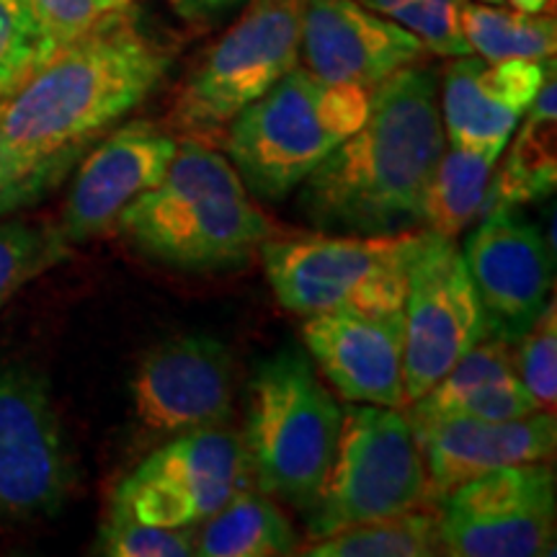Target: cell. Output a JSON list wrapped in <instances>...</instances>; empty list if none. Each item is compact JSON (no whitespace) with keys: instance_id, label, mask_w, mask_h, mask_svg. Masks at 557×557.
Instances as JSON below:
<instances>
[{"instance_id":"1","label":"cell","mask_w":557,"mask_h":557,"mask_svg":"<svg viewBox=\"0 0 557 557\" xmlns=\"http://www.w3.org/2000/svg\"><path fill=\"white\" fill-rule=\"evenodd\" d=\"M444 150L438 75L416 62L372 90L361 127L299 184V209L320 230L395 233L418 220L423 189Z\"/></svg>"},{"instance_id":"2","label":"cell","mask_w":557,"mask_h":557,"mask_svg":"<svg viewBox=\"0 0 557 557\" xmlns=\"http://www.w3.org/2000/svg\"><path fill=\"white\" fill-rule=\"evenodd\" d=\"M171 67V52L135 18L94 29L54 50L0 96V135L32 160L94 145L143 107Z\"/></svg>"},{"instance_id":"3","label":"cell","mask_w":557,"mask_h":557,"mask_svg":"<svg viewBox=\"0 0 557 557\" xmlns=\"http://www.w3.org/2000/svg\"><path fill=\"white\" fill-rule=\"evenodd\" d=\"M116 230L152 261L186 271L238 269L274 235L233 163L199 137L178 139L165 176L124 209Z\"/></svg>"},{"instance_id":"4","label":"cell","mask_w":557,"mask_h":557,"mask_svg":"<svg viewBox=\"0 0 557 557\" xmlns=\"http://www.w3.org/2000/svg\"><path fill=\"white\" fill-rule=\"evenodd\" d=\"M372 90L292 67L225 127L227 160L250 197L282 201L367 120Z\"/></svg>"},{"instance_id":"5","label":"cell","mask_w":557,"mask_h":557,"mask_svg":"<svg viewBox=\"0 0 557 557\" xmlns=\"http://www.w3.org/2000/svg\"><path fill=\"white\" fill-rule=\"evenodd\" d=\"M341 418L344 408L302 354L263 361L250 380L240 431L253 485L308 513L331 468Z\"/></svg>"},{"instance_id":"6","label":"cell","mask_w":557,"mask_h":557,"mask_svg":"<svg viewBox=\"0 0 557 557\" xmlns=\"http://www.w3.org/2000/svg\"><path fill=\"white\" fill-rule=\"evenodd\" d=\"M421 240L423 233L271 235L259 253L276 299L297 315L389 312L406 305L408 269Z\"/></svg>"},{"instance_id":"7","label":"cell","mask_w":557,"mask_h":557,"mask_svg":"<svg viewBox=\"0 0 557 557\" xmlns=\"http://www.w3.org/2000/svg\"><path fill=\"white\" fill-rule=\"evenodd\" d=\"M426 504V465L410 418L398 408L348 403L331 468L308 511V537Z\"/></svg>"},{"instance_id":"8","label":"cell","mask_w":557,"mask_h":557,"mask_svg":"<svg viewBox=\"0 0 557 557\" xmlns=\"http://www.w3.org/2000/svg\"><path fill=\"white\" fill-rule=\"evenodd\" d=\"M246 11L191 70L171 122L189 137L214 135L299 65L305 0H246Z\"/></svg>"},{"instance_id":"9","label":"cell","mask_w":557,"mask_h":557,"mask_svg":"<svg viewBox=\"0 0 557 557\" xmlns=\"http://www.w3.org/2000/svg\"><path fill=\"white\" fill-rule=\"evenodd\" d=\"M248 485L240 431L209 426L165 438L116 485L109 508L143 524L199 527Z\"/></svg>"},{"instance_id":"10","label":"cell","mask_w":557,"mask_h":557,"mask_svg":"<svg viewBox=\"0 0 557 557\" xmlns=\"http://www.w3.org/2000/svg\"><path fill=\"white\" fill-rule=\"evenodd\" d=\"M438 534L444 555L451 557L555 555L553 465H511L459 485L438 504Z\"/></svg>"},{"instance_id":"11","label":"cell","mask_w":557,"mask_h":557,"mask_svg":"<svg viewBox=\"0 0 557 557\" xmlns=\"http://www.w3.org/2000/svg\"><path fill=\"white\" fill-rule=\"evenodd\" d=\"M406 406L429 393L491 325L455 238L423 230L408 269L406 305Z\"/></svg>"},{"instance_id":"12","label":"cell","mask_w":557,"mask_h":557,"mask_svg":"<svg viewBox=\"0 0 557 557\" xmlns=\"http://www.w3.org/2000/svg\"><path fill=\"white\" fill-rule=\"evenodd\" d=\"M73 487L50 382L24 364L0 367V517H50Z\"/></svg>"},{"instance_id":"13","label":"cell","mask_w":557,"mask_h":557,"mask_svg":"<svg viewBox=\"0 0 557 557\" xmlns=\"http://www.w3.org/2000/svg\"><path fill=\"white\" fill-rule=\"evenodd\" d=\"M132 410L150 438L227 426L235 413L233 354L201 333L150 348L132 377Z\"/></svg>"},{"instance_id":"14","label":"cell","mask_w":557,"mask_h":557,"mask_svg":"<svg viewBox=\"0 0 557 557\" xmlns=\"http://www.w3.org/2000/svg\"><path fill=\"white\" fill-rule=\"evenodd\" d=\"M462 256L491 336L517 341L553 292L555 259L542 230L521 218L517 207L491 209L470 233Z\"/></svg>"},{"instance_id":"15","label":"cell","mask_w":557,"mask_h":557,"mask_svg":"<svg viewBox=\"0 0 557 557\" xmlns=\"http://www.w3.org/2000/svg\"><path fill=\"white\" fill-rule=\"evenodd\" d=\"M178 139L156 122L135 120L99 137L75 165L60 230L70 246L99 238L137 197L160 184Z\"/></svg>"},{"instance_id":"16","label":"cell","mask_w":557,"mask_h":557,"mask_svg":"<svg viewBox=\"0 0 557 557\" xmlns=\"http://www.w3.org/2000/svg\"><path fill=\"white\" fill-rule=\"evenodd\" d=\"M553 73L555 58L500 62L478 54L451 58L438 83V111L449 148L480 152L500 163L506 145Z\"/></svg>"},{"instance_id":"17","label":"cell","mask_w":557,"mask_h":557,"mask_svg":"<svg viewBox=\"0 0 557 557\" xmlns=\"http://www.w3.org/2000/svg\"><path fill=\"white\" fill-rule=\"evenodd\" d=\"M426 52L413 32L357 0H305L299 58L323 83L374 90Z\"/></svg>"},{"instance_id":"18","label":"cell","mask_w":557,"mask_h":557,"mask_svg":"<svg viewBox=\"0 0 557 557\" xmlns=\"http://www.w3.org/2000/svg\"><path fill=\"white\" fill-rule=\"evenodd\" d=\"M310 357L346 403L406 406V318L389 312H323L302 325Z\"/></svg>"},{"instance_id":"19","label":"cell","mask_w":557,"mask_h":557,"mask_svg":"<svg viewBox=\"0 0 557 557\" xmlns=\"http://www.w3.org/2000/svg\"><path fill=\"white\" fill-rule=\"evenodd\" d=\"M413 431L426 465L429 504L434 506L493 470L553 462L557 449L555 410H534L511 421L444 418Z\"/></svg>"},{"instance_id":"20","label":"cell","mask_w":557,"mask_h":557,"mask_svg":"<svg viewBox=\"0 0 557 557\" xmlns=\"http://www.w3.org/2000/svg\"><path fill=\"white\" fill-rule=\"evenodd\" d=\"M413 429L444 418L511 421L542 410L517 372L513 341L487 336L472 346L429 393L410 403Z\"/></svg>"},{"instance_id":"21","label":"cell","mask_w":557,"mask_h":557,"mask_svg":"<svg viewBox=\"0 0 557 557\" xmlns=\"http://www.w3.org/2000/svg\"><path fill=\"white\" fill-rule=\"evenodd\" d=\"M517 139L506 145L504 165L493 171L483 214L498 207H519L527 201L545 199L553 194L557 181V107L555 73L540 88L532 109L521 120ZM480 214V218H483Z\"/></svg>"},{"instance_id":"22","label":"cell","mask_w":557,"mask_h":557,"mask_svg":"<svg viewBox=\"0 0 557 557\" xmlns=\"http://www.w3.org/2000/svg\"><path fill=\"white\" fill-rule=\"evenodd\" d=\"M299 540L292 521L271 496L243 487L194 534L199 557H284L297 555Z\"/></svg>"},{"instance_id":"23","label":"cell","mask_w":557,"mask_h":557,"mask_svg":"<svg viewBox=\"0 0 557 557\" xmlns=\"http://www.w3.org/2000/svg\"><path fill=\"white\" fill-rule=\"evenodd\" d=\"M496 165V160L480 152L447 145L418 205V222H423V230L457 238L480 220Z\"/></svg>"},{"instance_id":"24","label":"cell","mask_w":557,"mask_h":557,"mask_svg":"<svg viewBox=\"0 0 557 557\" xmlns=\"http://www.w3.org/2000/svg\"><path fill=\"white\" fill-rule=\"evenodd\" d=\"M308 557H434L444 555L438 513L413 508L395 517L344 527L325 537L310 540Z\"/></svg>"},{"instance_id":"25","label":"cell","mask_w":557,"mask_h":557,"mask_svg":"<svg viewBox=\"0 0 557 557\" xmlns=\"http://www.w3.org/2000/svg\"><path fill=\"white\" fill-rule=\"evenodd\" d=\"M462 34L470 54L487 62L555 58L557 26L553 13H524L468 0Z\"/></svg>"},{"instance_id":"26","label":"cell","mask_w":557,"mask_h":557,"mask_svg":"<svg viewBox=\"0 0 557 557\" xmlns=\"http://www.w3.org/2000/svg\"><path fill=\"white\" fill-rule=\"evenodd\" d=\"M70 253L73 246L58 222H0V308H5L34 278L65 263Z\"/></svg>"},{"instance_id":"27","label":"cell","mask_w":557,"mask_h":557,"mask_svg":"<svg viewBox=\"0 0 557 557\" xmlns=\"http://www.w3.org/2000/svg\"><path fill=\"white\" fill-rule=\"evenodd\" d=\"M88 148L90 145L65 150L47 160H32L21 156L9 139L0 135V220L34 207L58 189Z\"/></svg>"},{"instance_id":"28","label":"cell","mask_w":557,"mask_h":557,"mask_svg":"<svg viewBox=\"0 0 557 557\" xmlns=\"http://www.w3.org/2000/svg\"><path fill=\"white\" fill-rule=\"evenodd\" d=\"M403 29L413 32L438 58L470 54L462 34V11L468 0H357Z\"/></svg>"},{"instance_id":"29","label":"cell","mask_w":557,"mask_h":557,"mask_svg":"<svg viewBox=\"0 0 557 557\" xmlns=\"http://www.w3.org/2000/svg\"><path fill=\"white\" fill-rule=\"evenodd\" d=\"M58 50L26 0H0V96Z\"/></svg>"},{"instance_id":"30","label":"cell","mask_w":557,"mask_h":557,"mask_svg":"<svg viewBox=\"0 0 557 557\" xmlns=\"http://www.w3.org/2000/svg\"><path fill=\"white\" fill-rule=\"evenodd\" d=\"M197 527H158L109 508L96 553L109 557H191Z\"/></svg>"},{"instance_id":"31","label":"cell","mask_w":557,"mask_h":557,"mask_svg":"<svg viewBox=\"0 0 557 557\" xmlns=\"http://www.w3.org/2000/svg\"><path fill=\"white\" fill-rule=\"evenodd\" d=\"M513 359L524 387L542 410H555L557 400V308L549 299L545 310L517 338Z\"/></svg>"},{"instance_id":"32","label":"cell","mask_w":557,"mask_h":557,"mask_svg":"<svg viewBox=\"0 0 557 557\" xmlns=\"http://www.w3.org/2000/svg\"><path fill=\"white\" fill-rule=\"evenodd\" d=\"M58 47L81 39L94 29L135 16L143 0H26Z\"/></svg>"},{"instance_id":"33","label":"cell","mask_w":557,"mask_h":557,"mask_svg":"<svg viewBox=\"0 0 557 557\" xmlns=\"http://www.w3.org/2000/svg\"><path fill=\"white\" fill-rule=\"evenodd\" d=\"M169 3L181 18L199 24V21H212L222 16V13L238 9L246 0H169Z\"/></svg>"},{"instance_id":"34","label":"cell","mask_w":557,"mask_h":557,"mask_svg":"<svg viewBox=\"0 0 557 557\" xmlns=\"http://www.w3.org/2000/svg\"><path fill=\"white\" fill-rule=\"evenodd\" d=\"M487 5H504V9L524 13H553V0H478Z\"/></svg>"}]
</instances>
